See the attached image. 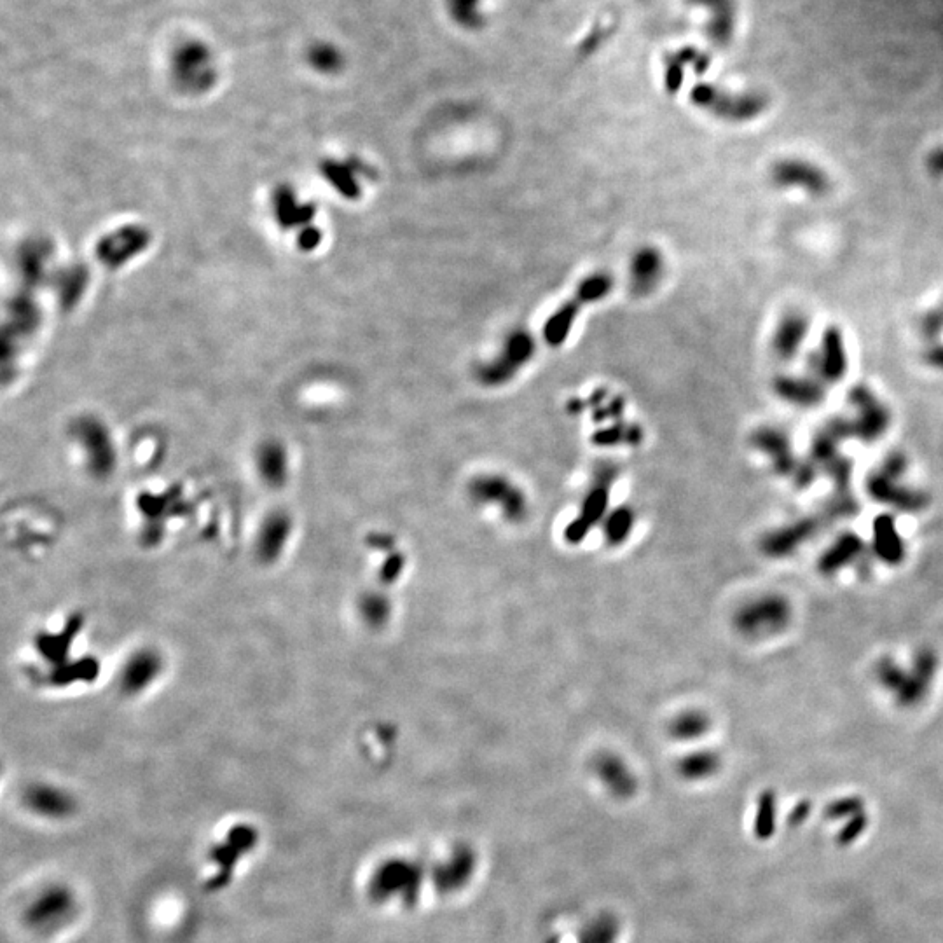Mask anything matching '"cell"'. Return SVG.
<instances>
[{
	"instance_id": "obj_1",
	"label": "cell",
	"mask_w": 943,
	"mask_h": 943,
	"mask_svg": "<svg viewBox=\"0 0 943 943\" xmlns=\"http://www.w3.org/2000/svg\"><path fill=\"white\" fill-rule=\"evenodd\" d=\"M470 502L495 512L510 524L523 523L530 516L528 495L516 481L502 474H479L467 486Z\"/></svg>"
},
{
	"instance_id": "obj_2",
	"label": "cell",
	"mask_w": 943,
	"mask_h": 943,
	"mask_svg": "<svg viewBox=\"0 0 943 943\" xmlns=\"http://www.w3.org/2000/svg\"><path fill=\"white\" fill-rule=\"evenodd\" d=\"M613 289L612 276L606 273H594L579 283V287L566 303L561 304L558 310L547 318L542 329V336L547 346L561 348L572 332L573 324L577 322L580 311L589 304L598 303L605 299Z\"/></svg>"
},
{
	"instance_id": "obj_3",
	"label": "cell",
	"mask_w": 943,
	"mask_h": 943,
	"mask_svg": "<svg viewBox=\"0 0 943 943\" xmlns=\"http://www.w3.org/2000/svg\"><path fill=\"white\" fill-rule=\"evenodd\" d=\"M537 352V343L526 329L510 332L495 357L479 365L477 379L489 388L507 385Z\"/></svg>"
},
{
	"instance_id": "obj_4",
	"label": "cell",
	"mask_w": 943,
	"mask_h": 943,
	"mask_svg": "<svg viewBox=\"0 0 943 943\" xmlns=\"http://www.w3.org/2000/svg\"><path fill=\"white\" fill-rule=\"evenodd\" d=\"M423 881V872L416 861L393 858L379 865L369 882V893L376 902L402 900L414 902L418 898Z\"/></svg>"
},
{
	"instance_id": "obj_5",
	"label": "cell",
	"mask_w": 943,
	"mask_h": 943,
	"mask_svg": "<svg viewBox=\"0 0 943 943\" xmlns=\"http://www.w3.org/2000/svg\"><path fill=\"white\" fill-rule=\"evenodd\" d=\"M259 833L254 826L236 825L208 851V863L214 867L210 889H222L235 874L236 867L257 846Z\"/></svg>"
},
{
	"instance_id": "obj_6",
	"label": "cell",
	"mask_w": 943,
	"mask_h": 943,
	"mask_svg": "<svg viewBox=\"0 0 943 943\" xmlns=\"http://www.w3.org/2000/svg\"><path fill=\"white\" fill-rule=\"evenodd\" d=\"M792 610L781 596H764L751 599L739 606L734 615V626L739 633L751 638H764L767 634L779 633L790 622Z\"/></svg>"
},
{
	"instance_id": "obj_7",
	"label": "cell",
	"mask_w": 943,
	"mask_h": 943,
	"mask_svg": "<svg viewBox=\"0 0 943 943\" xmlns=\"http://www.w3.org/2000/svg\"><path fill=\"white\" fill-rule=\"evenodd\" d=\"M77 898L67 886H48L35 896L27 910L30 928L41 933L60 930L76 916Z\"/></svg>"
},
{
	"instance_id": "obj_8",
	"label": "cell",
	"mask_w": 943,
	"mask_h": 943,
	"mask_svg": "<svg viewBox=\"0 0 943 943\" xmlns=\"http://www.w3.org/2000/svg\"><path fill=\"white\" fill-rule=\"evenodd\" d=\"M617 470L613 465H601L594 472V481L591 488L587 491L584 503L580 507V514L566 531V540L572 544H579L586 533L596 526L603 523L606 514H608V500H610V486L615 481Z\"/></svg>"
},
{
	"instance_id": "obj_9",
	"label": "cell",
	"mask_w": 943,
	"mask_h": 943,
	"mask_svg": "<svg viewBox=\"0 0 943 943\" xmlns=\"http://www.w3.org/2000/svg\"><path fill=\"white\" fill-rule=\"evenodd\" d=\"M165 671V657L158 648L140 647L133 650L119 671L118 685L126 697L142 696L158 682Z\"/></svg>"
},
{
	"instance_id": "obj_10",
	"label": "cell",
	"mask_w": 943,
	"mask_h": 943,
	"mask_svg": "<svg viewBox=\"0 0 943 943\" xmlns=\"http://www.w3.org/2000/svg\"><path fill=\"white\" fill-rule=\"evenodd\" d=\"M292 531H294L292 517L285 510H271L262 517L261 524L255 533L254 552L257 561L262 565H275L287 549Z\"/></svg>"
},
{
	"instance_id": "obj_11",
	"label": "cell",
	"mask_w": 943,
	"mask_h": 943,
	"mask_svg": "<svg viewBox=\"0 0 943 943\" xmlns=\"http://www.w3.org/2000/svg\"><path fill=\"white\" fill-rule=\"evenodd\" d=\"M23 804L44 820H69L76 813L77 800L62 786L34 783L23 793Z\"/></svg>"
},
{
	"instance_id": "obj_12",
	"label": "cell",
	"mask_w": 943,
	"mask_h": 943,
	"mask_svg": "<svg viewBox=\"0 0 943 943\" xmlns=\"http://www.w3.org/2000/svg\"><path fill=\"white\" fill-rule=\"evenodd\" d=\"M690 100L706 111L713 112L720 118L744 119L757 116L764 109V102L757 98H734L725 95L715 86L699 84L692 88Z\"/></svg>"
},
{
	"instance_id": "obj_13",
	"label": "cell",
	"mask_w": 943,
	"mask_h": 943,
	"mask_svg": "<svg viewBox=\"0 0 943 943\" xmlns=\"http://www.w3.org/2000/svg\"><path fill=\"white\" fill-rule=\"evenodd\" d=\"M772 179L781 187H799L809 194H825L830 187V180L813 163L804 159H785L772 170Z\"/></svg>"
},
{
	"instance_id": "obj_14",
	"label": "cell",
	"mask_w": 943,
	"mask_h": 943,
	"mask_svg": "<svg viewBox=\"0 0 943 943\" xmlns=\"http://www.w3.org/2000/svg\"><path fill=\"white\" fill-rule=\"evenodd\" d=\"M664 276V257L654 247H643L633 255L629 264V287L634 296L652 294Z\"/></svg>"
},
{
	"instance_id": "obj_15",
	"label": "cell",
	"mask_w": 943,
	"mask_h": 943,
	"mask_svg": "<svg viewBox=\"0 0 943 943\" xmlns=\"http://www.w3.org/2000/svg\"><path fill=\"white\" fill-rule=\"evenodd\" d=\"M79 439L86 449L88 455V470L95 475L97 479H105L112 474L116 455L114 448L109 441V435L105 434L104 428L95 423H86L79 427Z\"/></svg>"
},
{
	"instance_id": "obj_16",
	"label": "cell",
	"mask_w": 943,
	"mask_h": 943,
	"mask_svg": "<svg viewBox=\"0 0 943 943\" xmlns=\"http://www.w3.org/2000/svg\"><path fill=\"white\" fill-rule=\"evenodd\" d=\"M594 774L596 778L612 792L615 797H631L638 788V779L633 769L627 765L624 758L615 753H601L594 760Z\"/></svg>"
},
{
	"instance_id": "obj_17",
	"label": "cell",
	"mask_w": 943,
	"mask_h": 943,
	"mask_svg": "<svg viewBox=\"0 0 943 943\" xmlns=\"http://www.w3.org/2000/svg\"><path fill=\"white\" fill-rule=\"evenodd\" d=\"M474 867V854L470 849L456 851L449 861L435 868L434 879L437 889L442 893H451L455 889L462 888L463 884L472 877Z\"/></svg>"
},
{
	"instance_id": "obj_18",
	"label": "cell",
	"mask_w": 943,
	"mask_h": 943,
	"mask_svg": "<svg viewBox=\"0 0 943 943\" xmlns=\"http://www.w3.org/2000/svg\"><path fill=\"white\" fill-rule=\"evenodd\" d=\"M257 472L261 481L271 489H282L289 479L287 453L278 444H264L257 453Z\"/></svg>"
},
{
	"instance_id": "obj_19",
	"label": "cell",
	"mask_w": 943,
	"mask_h": 943,
	"mask_svg": "<svg viewBox=\"0 0 943 943\" xmlns=\"http://www.w3.org/2000/svg\"><path fill=\"white\" fill-rule=\"evenodd\" d=\"M816 365L828 381H837L846 374V350L839 331L832 329L823 336V348L820 357L816 358Z\"/></svg>"
},
{
	"instance_id": "obj_20",
	"label": "cell",
	"mask_w": 943,
	"mask_h": 943,
	"mask_svg": "<svg viewBox=\"0 0 943 943\" xmlns=\"http://www.w3.org/2000/svg\"><path fill=\"white\" fill-rule=\"evenodd\" d=\"M807 329H809V322L804 315H799V313H792L785 317V320H781L778 332L774 336V350L779 358L788 360L799 352L800 346L806 339Z\"/></svg>"
},
{
	"instance_id": "obj_21",
	"label": "cell",
	"mask_w": 943,
	"mask_h": 943,
	"mask_svg": "<svg viewBox=\"0 0 943 943\" xmlns=\"http://www.w3.org/2000/svg\"><path fill=\"white\" fill-rule=\"evenodd\" d=\"M360 620L371 629H381L392 619V601L383 592L367 591L358 598Z\"/></svg>"
},
{
	"instance_id": "obj_22",
	"label": "cell",
	"mask_w": 943,
	"mask_h": 943,
	"mask_svg": "<svg viewBox=\"0 0 943 943\" xmlns=\"http://www.w3.org/2000/svg\"><path fill=\"white\" fill-rule=\"evenodd\" d=\"M711 727L709 716L701 709H683L669 722V736L676 741H696Z\"/></svg>"
},
{
	"instance_id": "obj_23",
	"label": "cell",
	"mask_w": 943,
	"mask_h": 943,
	"mask_svg": "<svg viewBox=\"0 0 943 943\" xmlns=\"http://www.w3.org/2000/svg\"><path fill=\"white\" fill-rule=\"evenodd\" d=\"M634 524H636V516H634L633 509H629V507H619V509L608 512L605 519H603V524H601L606 544L619 547V545L627 542V538L631 537V533H633Z\"/></svg>"
},
{
	"instance_id": "obj_24",
	"label": "cell",
	"mask_w": 943,
	"mask_h": 943,
	"mask_svg": "<svg viewBox=\"0 0 943 943\" xmlns=\"http://www.w3.org/2000/svg\"><path fill=\"white\" fill-rule=\"evenodd\" d=\"M776 388L783 399L800 406H814L823 397V388L806 379H779Z\"/></svg>"
},
{
	"instance_id": "obj_25",
	"label": "cell",
	"mask_w": 943,
	"mask_h": 943,
	"mask_svg": "<svg viewBox=\"0 0 943 943\" xmlns=\"http://www.w3.org/2000/svg\"><path fill=\"white\" fill-rule=\"evenodd\" d=\"M643 437H645L643 428L633 425V423L617 421L612 427L601 428L596 434L592 435V442L596 446H622V444L636 446V444L643 441Z\"/></svg>"
},
{
	"instance_id": "obj_26",
	"label": "cell",
	"mask_w": 943,
	"mask_h": 943,
	"mask_svg": "<svg viewBox=\"0 0 943 943\" xmlns=\"http://www.w3.org/2000/svg\"><path fill=\"white\" fill-rule=\"evenodd\" d=\"M718 767H720V758L711 751H696L687 757L680 758L678 762L680 776L690 781L709 778L711 774L718 771Z\"/></svg>"
},
{
	"instance_id": "obj_27",
	"label": "cell",
	"mask_w": 943,
	"mask_h": 943,
	"mask_svg": "<svg viewBox=\"0 0 943 943\" xmlns=\"http://www.w3.org/2000/svg\"><path fill=\"white\" fill-rule=\"evenodd\" d=\"M875 549H877V554L889 563H896L902 559V540L898 537L895 526L888 517H881L875 523Z\"/></svg>"
},
{
	"instance_id": "obj_28",
	"label": "cell",
	"mask_w": 943,
	"mask_h": 943,
	"mask_svg": "<svg viewBox=\"0 0 943 943\" xmlns=\"http://www.w3.org/2000/svg\"><path fill=\"white\" fill-rule=\"evenodd\" d=\"M451 18L463 28H479L484 23L482 0H446Z\"/></svg>"
},
{
	"instance_id": "obj_29",
	"label": "cell",
	"mask_w": 943,
	"mask_h": 943,
	"mask_svg": "<svg viewBox=\"0 0 943 943\" xmlns=\"http://www.w3.org/2000/svg\"><path fill=\"white\" fill-rule=\"evenodd\" d=\"M776 828V797L774 793H762L758 802L757 821H755V835L760 840L771 839Z\"/></svg>"
},
{
	"instance_id": "obj_30",
	"label": "cell",
	"mask_w": 943,
	"mask_h": 943,
	"mask_svg": "<svg viewBox=\"0 0 943 943\" xmlns=\"http://www.w3.org/2000/svg\"><path fill=\"white\" fill-rule=\"evenodd\" d=\"M858 540L856 537H847L846 540H842L840 544H837V547L830 551V554L826 556V559H823V570H833V568H839L840 561L844 558H854L856 554V549H858Z\"/></svg>"
},
{
	"instance_id": "obj_31",
	"label": "cell",
	"mask_w": 943,
	"mask_h": 943,
	"mask_svg": "<svg viewBox=\"0 0 943 943\" xmlns=\"http://www.w3.org/2000/svg\"><path fill=\"white\" fill-rule=\"evenodd\" d=\"M861 809H863L861 799L849 797V799L832 802L830 806L826 807L825 816L828 820H840V818H846V816H856V814L861 813Z\"/></svg>"
},
{
	"instance_id": "obj_32",
	"label": "cell",
	"mask_w": 943,
	"mask_h": 943,
	"mask_svg": "<svg viewBox=\"0 0 943 943\" xmlns=\"http://www.w3.org/2000/svg\"><path fill=\"white\" fill-rule=\"evenodd\" d=\"M867 826L868 816L867 814L863 813V811H861V813L853 816L851 821H849V823H847V825L844 826L842 830H840L839 835H837V839H835L837 840V844H839V846H847V844H851V842H854V840L860 837L861 833H863V830H865Z\"/></svg>"
},
{
	"instance_id": "obj_33",
	"label": "cell",
	"mask_w": 943,
	"mask_h": 943,
	"mask_svg": "<svg viewBox=\"0 0 943 943\" xmlns=\"http://www.w3.org/2000/svg\"><path fill=\"white\" fill-rule=\"evenodd\" d=\"M624 406H626V402H624L622 397H612L606 404L603 402L601 406L594 409V411H596V413H594V420L606 421L612 420V418L619 420L620 416H622V411H624Z\"/></svg>"
},
{
	"instance_id": "obj_34",
	"label": "cell",
	"mask_w": 943,
	"mask_h": 943,
	"mask_svg": "<svg viewBox=\"0 0 943 943\" xmlns=\"http://www.w3.org/2000/svg\"><path fill=\"white\" fill-rule=\"evenodd\" d=\"M811 809H813V804L811 802H800L797 806L793 807L792 813H790V818H788V825L790 826H799L807 820V816L811 814Z\"/></svg>"
},
{
	"instance_id": "obj_35",
	"label": "cell",
	"mask_w": 943,
	"mask_h": 943,
	"mask_svg": "<svg viewBox=\"0 0 943 943\" xmlns=\"http://www.w3.org/2000/svg\"><path fill=\"white\" fill-rule=\"evenodd\" d=\"M587 933L594 937V943H612L613 935H615L612 926H605L601 921Z\"/></svg>"
},
{
	"instance_id": "obj_36",
	"label": "cell",
	"mask_w": 943,
	"mask_h": 943,
	"mask_svg": "<svg viewBox=\"0 0 943 943\" xmlns=\"http://www.w3.org/2000/svg\"><path fill=\"white\" fill-rule=\"evenodd\" d=\"M928 168L933 175H938L942 177L943 175V149H937L930 154L928 158Z\"/></svg>"
},
{
	"instance_id": "obj_37",
	"label": "cell",
	"mask_w": 943,
	"mask_h": 943,
	"mask_svg": "<svg viewBox=\"0 0 943 943\" xmlns=\"http://www.w3.org/2000/svg\"><path fill=\"white\" fill-rule=\"evenodd\" d=\"M926 360H928V364L933 365V367L943 369V346H933L930 352L926 353Z\"/></svg>"
}]
</instances>
